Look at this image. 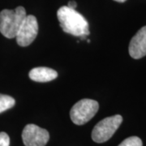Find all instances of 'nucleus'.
<instances>
[{
  "label": "nucleus",
  "mask_w": 146,
  "mask_h": 146,
  "mask_svg": "<svg viewBox=\"0 0 146 146\" xmlns=\"http://www.w3.org/2000/svg\"><path fill=\"white\" fill-rule=\"evenodd\" d=\"M57 17L61 28L68 34L81 39H85L89 34L88 21L76 9L63 6L58 10Z\"/></svg>",
  "instance_id": "1"
},
{
  "label": "nucleus",
  "mask_w": 146,
  "mask_h": 146,
  "mask_svg": "<svg viewBox=\"0 0 146 146\" xmlns=\"http://www.w3.org/2000/svg\"><path fill=\"white\" fill-rule=\"evenodd\" d=\"M26 16V11L23 7H17L14 10H3L0 12V33L7 38L16 37Z\"/></svg>",
  "instance_id": "2"
},
{
  "label": "nucleus",
  "mask_w": 146,
  "mask_h": 146,
  "mask_svg": "<svg viewBox=\"0 0 146 146\" xmlns=\"http://www.w3.org/2000/svg\"><path fill=\"white\" fill-rule=\"evenodd\" d=\"M99 109V104L97 101L92 99H82L72 106L70 111V117L76 125H84L88 123Z\"/></svg>",
  "instance_id": "3"
},
{
  "label": "nucleus",
  "mask_w": 146,
  "mask_h": 146,
  "mask_svg": "<svg viewBox=\"0 0 146 146\" xmlns=\"http://www.w3.org/2000/svg\"><path fill=\"white\" fill-rule=\"evenodd\" d=\"M123 122L119 115L107 117L97 123L92 131V139L96 143H104L113 136Z\"/></svg>",
  "instance_id": "4"
},
{
  "label": "nucleus",
  "mask_w": 146,
  "mask_h": 146,
  "mask_svg": "<svg viewBox=\"0 0 146 146\" xmlns=\"http://www.w3.org/2000/svg\"><path fill=\"white\" fill-rule=\"evenodd\" d=\"M38 33V24L36 18L28 15L21 24L16 36L17 44L22 47L29 46L36 39Z\"/></svg>",
  "instance_id": "5"
},
{
  "label": "nucleus",
  "mask_w": 146,
  "mask_h": 146,
  "mask_svg": "<svg viewBox=\"0 0 146 146\" xmlns=\"http://www.w3.org/2000/svg\"><path fill=\"white\" fill-rule=\"evenodd\" d=\"M49 139L47 130L35 124H28L22 131V140L25 146H46Z\"/></svg>",
  "instance_id": "6"
},
{
  "label": "nucleus",
  "mask_w": 146,
  "mask_h": 146,
  "mask_svg": "<svg viewBox=\"0 0 146 146\" xmlns=\"http://www.w3.org/2000/svg\"><path fill=\"white\" fill-rule=\"evenodd\" d=\"M131 57L139 59L146 55V26L141 28L131 40L129 44Z\"/></svg>",
  "instance_id": "7"
},
{
  "label": "nucleus",
  "mask_w": 146,
  "mask_h": 146,
  "mask_svg": "<svg viewBox=\"0 0 146 146\" xmlns=\"http://www.w3.org/2000/svg\"><path fill=\"white\" fill-rule=\"evenodd\" d=\"M29 76L36 82H49L57 78L58 73L52 68L38 67L33 68L29 73Z\"/></svg>",
  "instance_id": "8"
},
{
  "label": "nucleus",
  "mask_w": 146,
  "mask_h": 146,
  "mask_svg": "<svg viewBox=\"0 0 146 146\" xmlns=\"http://www.w3.org/2000/svg\"><path fill=\"white\" fill-rule=\"evenodd\" d=\"M16 104V101L8 95L0 94V114L12 108Z\"/></svg>",
  "instance_id": "9"
},
{
  "label": "nucleus",
  "mask_w": 146,
  "mask_h": 146,
  "mask_svg": "<svg viewBox=\"0 0 146 146\" xmlns=\"http://www.w3.org/2000/svg\"><path fill=\"white\" fill-rule=\"evenodd\" d=\"M119 146H143L141 138L137 136H131L125 139Z\"/></svg>",
  "instance_id": "10"
},
{
  "label": "nucleus",
  "mask_w": 146,
  "mask_h": 146,
  "mask_svg": "<svg viewBox=\"0 0 146 146\" xmlns=\"http://www.w3.org/2000/svg\"><path fill=\"white\" fill-rule=\"evenodd\" d=\"M10 145V137L6 132H0V146Z\"/></svg>",
  "instance_id": "11"
},
{
  "label": "nucleus",
  "mask_w": 146,
  "mask_h": 146,
  "mask_svg": "<svg viewBox=\"0 0 146 146\" xmlns=\"http://www.w3.org/2000/svg\"><path fill=\"white\" fill-rule=\"evenodd\" d=\"M68 7H70V8H72V9H76V7H77L76 2H75V1H70V2L68 3Z\"/></svg>",
  "instance_id": "12"
},
{
  "label": "nucleus",
  "mask_w": 146,
  "mask_h": 146,
  "mask_svg": "<svg viewBox=\"0 0 146 146\" xmlns=\"http://www.w3.org/2000/svg\"><path fill=\"white\" fill-rule=\"evenodd\" d=\"M114 1H115V2H118V3H124V2H126L127 0H114Z\"/></svg>",
  "instance_id": "13"
}]
</instances>
